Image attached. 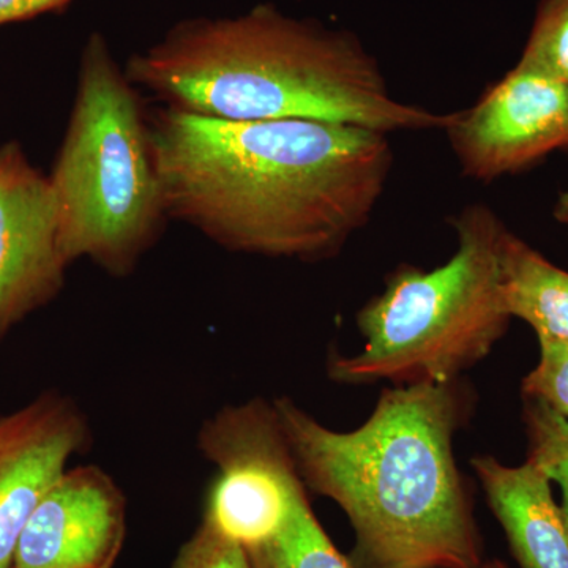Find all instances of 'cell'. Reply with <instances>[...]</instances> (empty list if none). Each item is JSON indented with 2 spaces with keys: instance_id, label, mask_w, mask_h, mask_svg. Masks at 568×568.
Wrapping results in <instances>:
<instances>
[{
  "instance_id": "1",
  "label": "cell",
  "mask_w": 568,
  "mask_h": 568,
  "mask_svg": "<svg viewBox=\"0 0 568 568\" xmlns=\"http://www.w3.org/2000/svg\"><path fill=\"white\" fill-rule=\"evenodd\" d=\"M168 216L227 252L320 263L364 230L394 170L390 136L315 121L149 119Z\"/></svg>"
},
{
  "instance_id": "2",
  "label": "cell",
  "mask_w": 568,
  "mask_h": 568,
  "mask_svg": "<svg viewBox=\"0 0 568 568\" xmlns=\"http://www.w3.org/2000/svg\"><path fill=\"white\" fill-rule=\"evenodd\" d=\"M306 489L334 500L362 568H480L484 544L454 439L473 409L466 384L386 388L354 432L327 428L290 396L274 402Z\"/></svg>"
},
{
  "instance_id": "3",
  "label": "cell",
  "mask_w": 568,
  "mask_h": 568,
  "mask_svg": "<svg viewBox=\"0 0 568 568\" xmlns=\"http://www.w3.org/2000/svg\"><path fill=\"white\" fill-rule=\"evenodd\" d=\"M123 70L164 106L222 121L293 119L390 136L446 130L454 119L396 100L354 33L272 6L178 22Z\"/></svg>"
},
{
  "instance_id": "4",
  "label": "cell",
  "mask_w": 568,
  "mask_h": 568,
  "mask_svg": "<svg viewBox=\"0 0 568 568\" xmlns=\"http://www.w3.org/2000/svg\"><path fill=\"white\" fill-rule=\"evenodd\" d=\"M69 264L133 274L168 216L151 125L102 33L82 50L69 125L50 174Z\"/></svg>"
},
{
  "instance_id": "5",
  "label": "cell",
  "mask_w": 568,
  "mask_h": 568,
  "mask_svg": "<svg viewBox=\"0 0 568 568\" xmlns=\"http://www.w3.org/2000/svg\"><path fill=\"white\" fill-rule=\"evenodd\" d=\"M452 226L458 248L446 264L433 271L399 265L386 290L362 306L357 325L364 347L332 357L331 379L351 386L452 383L506 335L511 321L500 268L506 224L488 205L470 204Z\"/></svg>"
},
{
  "instance_id": "6",
  "label": "cell",
  "mask_w": 568,
  "mask_h": 568,
  "mask_svg": "<svg viewBox=\"0 0 568 568\" xmlns=\"http://www.w3.org/2000/svg\"><path fill=\"white\" fill-rule=\"evenodd\" d=\"M197 448L219 469L203 517L245 549L271 540L304 487L274 402L216 410L201 426Z\"/></svg>"
},
{
  "instance_id": "7",
  "label": "cell",
  "mask_w": 568,
  "mask_h": 568,
  "mask_svg": "<svg viewBox=\"0 0 568 568\" xmlns=\"http://www.w3.org/2000/svg\"><path fill=\"white\" fill-rule=\"evenodd\" d=\"M444 132L466 178L519 173L568 151V85L518 62L474 106L454 112Z\"/></svg>"
},
{
  "instance_id": "8",
  "label": "cell",
  "mask_w": 568,
  "mask_h": 568,
  "mask_svg": "<svg viewBox=\"0 0 568 568\" xmlns=\"http://www.w3.org/2000/svg\"><path fill=\"white\" fill-rule=\"evenodd\" d=\"M69 265L50 175L7 142L0 148V336L58 297Z\"/></svg>"
},
{
  "instance_id": "9",
  "label": "cell",
  "mask_w": 568,
  "mask_h": 568,
  "mask_svg": "<svg viewBox=\"0 0 568 568\" xmlns=\"http://www.w3.org/2000/svg\"><path fill=\"white\" fill-rule=\"evenodd\" d=\"M126 538V497L95 465L67 469L22 530L11 568H112Z\"/></svg>"
},
{
  "instance_id": "10",
  "label": "cell",
  "mask_w": 568,
  "mask_h": 568,
  "mask_svg": "<svg viewBox=\"0 0 568 568\" xmlns=\"http://www.w3.org/2000/svg\"><path fill=\"white\" fill-rule=\"evenodd\" d=\"M91 444L88 416L55 392L0 417V568H11L33 510Z\"/></svg>"
},
{
  "instance_id": "11",
  "label": "cell",
  "mask_w": 568,
  "mask_h": 568,
  "mask_svg": "<svg viewBox=\"0 0 568 568\" xmlns=\"http://www.w3.org/2000/svg\"><path fill=\"white\" fill-rule=\"evenodd\" d=\"M473 467L519 567L568 568V530L547 474L529 459L506 466L489 455Z\"/></svg>"
},
{
  "instance_id": "12",
  "label": "cell",
  "mask_w": 568,
  "mask_h": 568,
  "mask_svg": "<svg viewBox=\"0 0 568 568\" xmlns=\"http://www.w3.org/2000/svg\"><path fill=\"white\" fill-rule=\"evenodd\" d=\"M500 268L511 320L528 323L537 338L568 342V272L510 231L504 237Z\"/></svg>"
},
{
  "instance_id": "13",
  "label": "cell",
  "mask_w": 568,
  "mask_h": 568,
  "mask_svg": "<svg viewBox=\"0 0 568 568\" xmlns=\"http://www.w3.org/2000/svg\"><path fill=\"white\" fill-rule=\"evenodd\" d=\"M245 551L252 568H362L342 555L325 534L310 506L306 487L295 493L278 532Z\"/></svg>"
},
{
  "instance_id": "14",
  "label": "cell",
  "mask_w": 568,
  "mask_h": 568,
  "mask_svg": "<svg viewBox=\"0 0 568 568\" xmlns=\"http://www.w3.org/2000/svg\"><path fill=\"white\" fill-rule=\"evenodd\" d=\"M523 399L528 459L559 485L562 493L560 514L568 530V422L537 399Z\"/></svg>"
},
{
  "instance_id": "15",
  "label": "cell",
  "mask_w": 568,
  "mask_h": 568,
  "mask_svg": "<svg viewBox=\"0 0 568 568\" xmlns=\"http://www.w3.org/2000/svg\"><path fill=\"white\" fill-rule=\"evenodd\" d=\"M518 62L568 85V0H540Z\"/></svg>"
},
{
  "instance_id": "16",
  "label": "cell",
  "mask_w": 568,
  "mask_h": 568,
  "mask_svg": "<svg viewBox=\"0 0 568 568\" xmlns=\"http://www.w3.org/2000/svg\"><path fill=\"white\" fill-rule=\"evenodd\" d=\"M540 358L521 383L523 398L537 399L568 422V342L538 338Z\"/></svg>"
},
{
  "instance_id": "17",
  "label": "cell",
  "mask_w": 568,
  "mask_h": 568,
  "mask_svg": "<svg viewBox=\"0 0 568 568\" xmlns=\"http://www.w3.org/2000/svg\"><path fill=\"white\" fill-rule=\"evenodd\" d=\"M170 568H252L245 548L203 517Z\"/></svg>"
},
{
  "instance_id": "18",
  "label": "cell",
  "mask_w": 568,
  "mask_h": 568,
  "mask_svg": "<svg viewBox=\"0 0 568 568\" xmlns=\"http://www.w3.org/2000/svg\"><path fill=\"white\" fill-rule=\"evenodd\" d=\"M73 0H0V26L32 20L50 11L63 9Z\"/></svg>"
},
{
  "instance_id": "19",
  "label": "cell",
  "mask_w": 568,
  "mask_h": 568,
  "mask_svg": "<svg viewBox=\"0 0 568 568\" xmlns=\"http://www.w3.org/2000/svg\"><path fill=\"white\" fill-rule=\"evenodd\" d=\"M555 219L559 223L567 224L568 226V190L567 192L560 193L558 201L555 205Z\"/></svg>"
},
{
  "instance_id": "20",
  "label": "cell",
  "mask_w": 568,
  "mask_h": 568,
  "mask_svg": "<svg viewBox=\"0 0 568 568\" xmlns=\"http://www.w3.org/2000/svg\"><path fill=\"white\" fill-rule=\"evenodd\" d=\"M480 568H508L506 564L500 562V560H487V562L481 564Z\"/></svg>"
}]
</instances>
